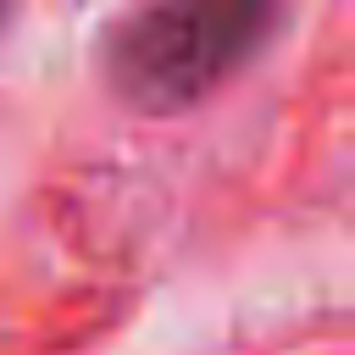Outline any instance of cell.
<instances>
[{
    "label": "cell",
    "mask_w": 355,
    "mask_h": 355,
    "mask_svg": "<svg viewBox=\"0 0 355 355\" xmlns=\"http://www.w3.org/2000/svg\"><path fill=\"white\" fill-rule=\"evenodd\" d=\"M0 6H6V0H0Z\"/></svg>",
    "instance_id": "2"
},
{
    "label": "cell",
    "mask_w": 355,
    "mask_h": 355,
    "mask_svg": "<svg viewBox=\"0 0 355 355\" xmlns=\"http://www.w3.org/2000/svg\"><path fill=\"white\" fill-rule=\"evenodd\" d=\"M277 0H139L105 39V78L139 111L205 100L266 33Z\"/></svg>",
    "instance_id": "1"
}]
</instances>
